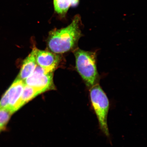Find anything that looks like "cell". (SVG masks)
<instances>
[{"label": "cell", "instance_id": "4", "mask_svg": "<svg viewBox=\"0 0 147 147\" xmlns=\"http://www.w3.org/2000/svg\"><path fill=\"white\" fill-rule=\"evenodd\" d=\"M53 72L47 70L37 65L34 72L24 81L25 85L30 86L41 93L55 90Z\"/></svg>", "mask_w": 147, "mask_h": 147}, {"label": "cell", "instance_id": "11", "mask_svg": "<svg viewBox=\"0 0 147 147\" xmlns=\"http://www.w3.org/2000/svg\"><path fill=\"white\" fill-rule=\"evenodd\" d=\"M79 2V0H71V5L74 6L76 5Z\"/></svg>", "mask_w": 147, "mask_h": 147}, {"label": "cell", "instance_id": "8", "mask_svg": "<svg viewBox=\"0 0 147 147\" xmlns=\"http://www.w3.org/2000/svg\"><path fill=\"white\" fill-rule=\"evenodd\" d=\"M41 93L38 90L25 84L20 98V108Z\"/></svg>", "mask_w": 147, "mask_h": 147}, {"label": "cell", "instance_id": "9", "mask_svg": "<svg viewBox=\"0 0 147 147\" xmlns=\"http://www.w3.org/2000/svg\"><path fill=\"white\" fill-rule=\"evenodd\" d=\"M71 0H54L55 10L57 13L64 16L71 5Z\"/></svg>", "mask_w": 147, "mask_h": 147}, {"label": "cell", "instance_id": "2", "mask_svg": "<svg viewBox=\"0 0 147 147\" xmlns=\"http://www.w3.org/2000/svg\"><path fill=\"white\" fill-rule=\"evenodd\" d=\"M76 59L77 71L88 88L98 84L99 75L97 71L96 53L77 49L74 51Z\"/></svg>", "mask_w": 147, "mask_h": 147}, {"label": "cell", "instance_id": "1", "mask_svg": "<svg viewBox=\"0 0 147 147\" xmlns=\"http://www.w3.org/2000/svg\"><path fill=\"white\" fill-rule=\"evenodd\" d=\"M81 22L80 16L78 15L67 27L51 31L47 40L49 49L56 54H63L74 49L82 36Z\"/></svg>", "mask_w": 147, "mask_h": 147}, {"label": "cell", "instance_id": "3", "mask_svg": "<svg viewBox=\"0 0 147 147\" xmlns=\"http://www.w3.org/2000/svg\"><path fill=\"white\" fill-rule=\"evenodd\" d=\"M90 93L92 105L98 119L100 129L106 136H109L107 124L109 108V100L98 84L90 88Z\"/></svg>", "mask_w": 147, "mask_h": 147}, {"label": "cell", "instance_id": "6", "mask_svg": "<svg viewBox=\"0 0 147 147\" xmlns=\"http://www.w3.org/2000/svg\"><path fill=\"white\" fill-rule=\"evenodd\" d=\"M33 50L38 65L51 72H54L57 68L61 60L59 55L47 51L40 50L35 47Z\"/></svg>", "mask_w": 147, "mask_h": 147}, {"label": "cell", "instance_id": "10", "mask_svg": "<svg viewBox=\"0 0 147 147\" xmlns=\"http://www.w3.org/2000/svg\"><path fill=\"white\" fill-rule=\"evenodd\" d=\"M13 114L8 110L0 108V131L5 128Z\"/></svg>", "mask_w": 147, "mask_h": 147}, {"label": "cell", "instance_id": "7", "mask_svg": "<svg viewBox=\"0 0 147 147\" xmlns=\"http://www.w3.org/2000/svg\"><path fill=\"white\" fill-rule=\"evenodd\" d=\"M36 63L34 50L24 61L19 74L16 79L24 81L30 76L35 69Z\"/></svg>", "mask_w": 147, "mask_h": 147}, {"label": "cell", "instance_id": "5", "mask_svg": "<svg viewBox=\"0 0 147 147\" xmlns=\"http://www.w3.org/2000/svg\"><path fill=\"white\" fill-rule=\"evenodd\" d=\"M25 85L23 81L16 79L0 100V108L8 110L13 113L20 109V98Z\"/></svg>", "mask_w": 147, "mask_h": 147}]
</instances>
